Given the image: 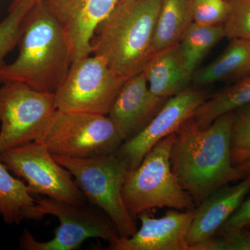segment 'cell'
<instances>
[{"label": "cell", "instance_id": "21", "mask_svg": "<svg viewBox=\"0 0 250 250\" xmlns=\"http://www.w3.org/2000/svg\"><path fill=\"white\" fill-rule=\"evenodd\" d=\"M226 37L223 24L205 25L193 22L179 42L184 66L193 75L210 49Z\"/></svg>", "mask_w": 250, "mask_h": 250}, {"label": "cell", "instance_id": "29", "mask_svg": "<svg viewBox=\"0 0 250 250\" xmlns=\"http://www.w3.org/2000/svg\"><path fill=\"white\" fill-rule=\"evenodd\" d=\"M246 228L250 229V225H248V226L246 227Z\"/></svg>", "mask_w": 250, "mask_h": 250}, {"label": "cell", "instance_id": "8", "mask_svg": "<svg viewBox=\"0 0 250 250\" xmlns=\"http://www.w3.org/2000/svg\"><path fill=\"white\" fill-rule=\"evenodd\" d=\"M104 59L90 55L74 61L54 93L57 109L108 116L125 82Z\"/></svg>", "mask_w": 250, "mask_h": 250}, {"label": "cell", "instance_id": "3", "mask_svg": "<svg viewBox=\"0 0 250 250\" xmlns=\"http://www.w3.org/2000/svg\"><path fill=\"white\" fill-rule=\"evenodd\" d=\"M162 1L120 0L94 33L91 54L104 59L125 80L141 73L154 54V31Z\"/></svg>", "mask_w": 250, "mask_h": 250}, {"label": "cell", "instance_id": "25", "mask_svg": "<svg viewBox=\"0 0 250 250\" xmlns=\"http://www.w3.org/2000/svg\"><path fill=\"white\" fill-rule=\"evenodd\" d=\"M193 22L205 25L223 24L230 11L228 0H192Z\"/></svg>", "mask_w": 250, "mask_h": 250}, {"label": "cell", "instance_id": "22", "mask_svg": "<svg viewBox=\"0 0 250 250\" xmlns=\"http://www.w3.org/2000/svg\"><path fill=\"white\" fill-rule=\"evenodd\" d=\"M39 0H14L9 13L0 22V65L19 43L24 30L26 16Z\"/></svg>", "mask_w": 250, "mask_h": 250}, {"label": "cell", "instance_id": "6", "mask_svg": "<svg viewBox=\"0 0 250 250\" xmlns=\"http://www.w3.org/2000/svg\"><path fill=\"white\" fill-rule=\"evenodd\" d=\"M53 156L72 174L89 203L111 219L120 236L127 238L136 233V220L130 215L123 197L129 171L115 152L88 159Z\"/></svg>", "mask_w": 250, "mask_h": 250}, {"label": "cell", "instance_id": "19", "mask_svg": "<svg viewBox=\"0 0 250 250\" xmlns=\"http://www.w3.org/2000/svg\"><path fill=\"white\" fill-rule=\"evenodd\" d=\"M249 104L250 74L208 96L197 108L192 118L201 129H205L218 117Z\"/></svg>", "mask_w": 250, "mask_h": 250}, {"label": "cell", "instance_id": "1", "mask_svg": "<svg viewBox=\"0 0 250 250\" xmlns=\"http://www.w3.org/2000/svg\"><path fill=\"white\" fill-rule=\"evenodd\" d=\"M234 112L217 118L205 129L192 118L175 133L171 168L196 207L220 187L244 176L231 159V128Z\"/></svg>", "mask_w": 250, "mask_h": 250}, {"label": "cell", "instance_id": "30", "mask_svg": "<svg viewBox=\"0 0 250 250\" xmlns=\"http://www.w3.org/2000/svg\"><path fill=\"white\" fill-rule=\"evenodd\" d=\"M228 1H229V0H228Z\"/></svg>", "mask_w": 250, "mask_h": 250}, {"label": "cell", "instance_id": "15", "mask_svg": "<svg viewBox=\"0 0 250 250\" xmlns=\"http://www.w3.org/2000/svg\"><path fill=\"white\" fill-rule=\"evenodd\" d=\"M250 191L248 174L235 185L227 184L220 187L197 206L187 236L189 248L217 235Z\"/></svg>", "mask_w": 250, "mask_h": 250}, {"label": "cell", "instance_id": "27", "mask_svg": "<svg viewBox=\"0 0 250 250\" xmlns=\"http://www.w3.org/2000/svg\"><path fill=\"white\" fill-rule=\"evenodd\" d=\"M250 224V198L242 202L231 216L225 222L218 233L246 228ZM217 233V234H218Z\"/></svg>", "mask_w": 250, "mask_h": 250}, {"label": "cell", "instance_id": "9", "mask_svg": "<svg viewBox=\"0 0 250 250\" xmlns=\"http://www.w3.org/2000/svg\"><path fill=\"white\" fill-rule=\"evenodd\" d=\"M57 110L54 93L38 91L22 82L0 87V154L36 141Z\"/></svg>", "mask_w": 250, "mask_h": 250}, {"label": "cell", "instance_id": "14", "mask_svg": "<svg viewBox=\"0 0 250 250\" xmlns=\"http://www.w3.org/2000/svg\"><path fill=\"white\" fill-rule=\"evenodd\" d=\"M168 99L153 95L141 72L125 81L108 116L124 142L144 129Z\"/></svg>", "mask_w": 250, "mask_h": 250}, {"label": "cell", "instance_id": "5", "mask_svg": "<svg viewBox=\"0 0 250 250\" xmlns=\"http://www.w3.org/2000/svg\"><path fill=\"white\" fill-rule=\"evenodd\" d=\"M47 215L57 217L60 225L48 241H38L28 229L20 238V248L26 250H73L88 238L113 243L120 235L116 225L101 208L92 204H75L50 197L39 199L25 211L27 220H41Z\"/></svg>", "mask_w": 250, "mask_h": 250}, {"label": "cell", "instance_id": "12", "mask_svg": "<svg viewBox=\"0 0 250 250\" xmlns=\"http://www.w3.org/2000/svg\"><path fill=\"white\" fill-rule=\"evenodd\" d=\"M120 0H45L58 20L71 51L72 62L92 53L97 27L115 9Z\"/></svg>", "mask_w": 250, "mask_h": 250}, {"label": "cell", "instance_id": "7", "mask_svg": "<svg viewBox=\"0 0 250 250\" xmlns=\"http://www.w3.org/2000/svg\"><path fill=\"white\" fill-rule=\"evenodd\" d=\"M36 141L43 143L52 155L73 159L111 154L123 143L108 116L58 109Z\"/></svg>", "mask_w": 250, "mask_h": 250}, {"label": "cell", "instance_id": "11", "mask_svg": "<svg viewBox=\"0 0 250 250\" xmlns=\"http://www.w3.org/2000/svg\"><path fill=\"white\" fill-rule=\"evenodd\" d=\"M208 96L200 87L190 85L171 97L150 123L134 137L122 143L115 154L129 172L136 170L156 143L177 132Z\"/></svg>", "mask_w": 250, "mask_h": 250}, {"label": "cell", "instance_id": "23", "mask_svg": "<svg viewBox=\"0 0 250 250\" xmlns=\"http://www.w3.org/2000/svg\"><path fill=\"white\" fill-rule=\"evenodd\" d=\"M234 112L231 128V151L233 165L237 166L250 156V104Z\"/></svg>", "mask_w": 250, "mask_h": 250}, {"label": "cell", "instance_id": "26", "mask_svg": "<svg viewBox=\"0 0 250 250\" xmlns=\"http://www.w3.org/2000/svg\"><path fill=\"white\" fill-rule=\"evenodd\" d=\"M223 239L224 250H250V229L244 228L218 233Z\"/></svg>", "mask_w": 250, "mask_h": 250}, {"label": "cell", "instance_id": "18", "mask_svg": "<svg viewBox=\"0 0 250 250\" xmlns=\"http://www.w3.org/2000/svg\"><path fill=\"white\" fill-rule=\"evenodd\" d=\"M192 22V0H163L154 31V53L179 43Z\"/></svg>", "mask_w": 250, "mask_h": 250}, {"label": "cell", "instance_id": "16", "mask_svg": "<svg viewBox=\"0 0 250 250\" xmlns=\"http://www.w3.org/2000/svg\"><path fill=\"white\" fill-rule=\"evenodd\" d=\"M142 73L151 93L159 98H170L192 83V76L184 66L179 43L155 52Z\"/></svg>", "mask_w": 250, "mask_h": 250}, {"label": "cell", "instance_id": "20", "mask_svg": "<svg viewBox=\"0 0 250 250\" xmlns=\"http://www.w3.org/2000/svg\"><path fill=\"white\" fill-rule=\"evenodd\" d=\"M36 204L31 189L11 175L0 159V216L8 225H18L25 219V211Z\"/></svg>", "mask_w": 250, "mask_h": 250}, {"label": "cell", "instance_id": "2", "mask_svg": "<svg viewBox=\"0 0 250 250\" xmlns=\"http://www.w3.org/2000/svg\"><path fill=\"white\" fill-rule=\"evenodd\" d=\"M18 45L17 59L0 65V83L22 82L38 91L55 93L72 57L62 25L45 0L36 1L28 13Z\"/></svg>", "mask_w": 250, "mask_h": 250}, {"label": "cell", "instance_id": "4", "mask_svg": "<svg viewBox=\"0 0 250 250\" xmlns=\"http://www.w3.org/2000/svg\"><path fill=\"white\" fill-rule=\"evenodd\" d=\"M174 138L175 133L159 141L139 167L128 174L123 197L126 209L135 220L140 213L157 208H196L191 196L181 187L171 168L170 152Z\"/></svg>", "mask_w": 250, "mask_h": 250}, {"label": "cell", "instance_id": "13", "mask_svg": "<svg viewBox=\"0 0 250 250\" xmlns=\"http://www.w3.org/2000/svg\"><path fill=\"white\" fill-rule=\"evenodd\" d=\"M195 210L169 209L161 218L148 211L138 215L141 228L127 238L119 237L110 243L111 250H189L187 236Z\"/></svg>", "mask_w": 250, "mask_h": 250}, {"label": "cell", "instance_id": "28", "mask_svg": "<svg viewBox=\"0 0 250 250\" xmlns=\"http://www.w3.org/2000/svg\"><path fill=\"white\" fill-rule=\"evenodd\" d=\"M236 167L244 177L250 174V156L244 162L242 163L240 165L237 166Z\"/></svg>", "mask_w": 250, "mask_h": 250}, {"label": "cell", "instance_id": "17", "mask_svg": "<svg viewBox=\"0 0 250 250\" xmlns=\"http://www.w3.org/2000/svg\"><path fill=\"white\" fill-rule=\"evenodd\" d=\"M223 53L208 65L194 72L192 83L206 86L250 74V42L241 39H231Z\"/></svg>", "mask_w": 250, "mask_h": 250}, {"label": "cell", "instance_id": "10", "mask_svg": "<svg viewBox=\"0 0 250 250\" xmlns=\"http://www.w3.org/2000/svg\"><path fill=\"white\" fill-rule=\"evenodd\" d=\"M9 171L27 182L32 194L82 205L86 202L72 174L60 165L43 143L18 146L0 154Z\"/></svg>", "mask_w": 250, "mask_h": 250}, {"label": "cell", "instance_id": "24", "mask_svg": "<svg viewBox=\"0 0 250 250\" xmlns=\"http://www.w3.org/2000/svg\"><path fill=\"white\" fill-rule=\"evenodd\" d=\"M230 11L223 24L226 37L250 42V0H229Z\"/></svg>", "mask_w": 250, "mask_h": 250}]
</instances>
